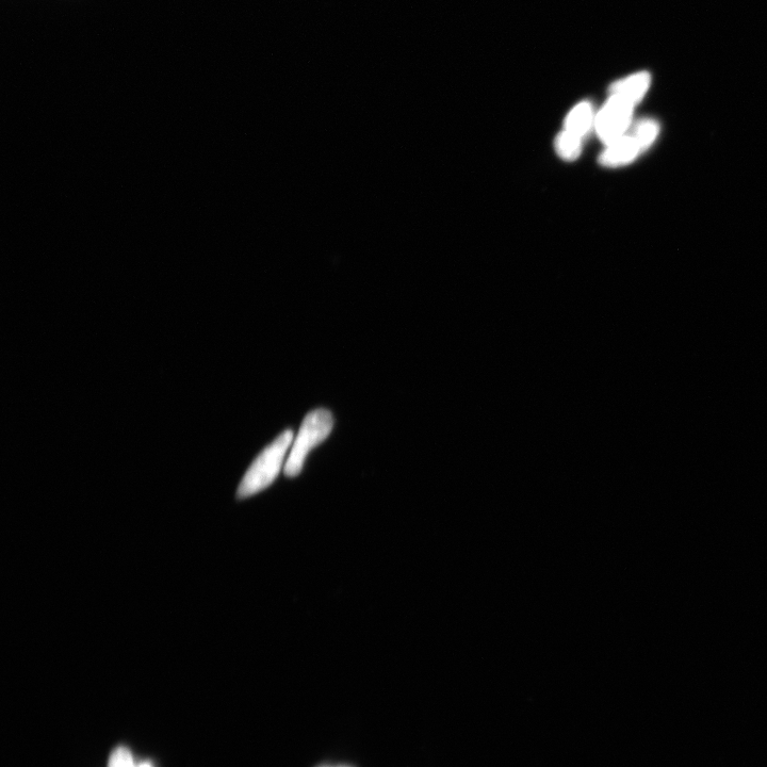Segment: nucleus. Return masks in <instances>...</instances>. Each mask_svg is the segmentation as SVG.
Masks as SVG:
<instances>
[{
  "label": "nucleus",
  "instance_id": "1",
  "mask_svg": "<svg viewBox=\"0 0 767 767\" xmlns=\"http://www.w3.org/2000/svg\"><path fill=\"white\" fill-rule=\"evenodd\" d=\"M293 444V432L287 430L258 455L242 479L238 498L244 499L264 491L280 475L285 455Z\"/></svg>",
  "mask_w": 767,
  "mask_h": 767
},
{
  "label": "nucleus",
  "instance_id": "2",
  "mask_svg": "<svg viewBox=\"0 0 767 767\" xmlns=\"http://www.w3.org/2000/svg\"><path fill=\"white\" fill-rule=\"evenodd\" d=\"M334 418L330 411L319 409L310 412L304 419L299 435L292 445L285 475L295 478L300 475L310 450L320 445L333 430Z\"/></svg>",
  "mask_w": 767,
  "mask_h": 767
},
{
  "label": "nucleus",
  "instance_id": "3",
  "mask_svg": "<svg viewBox=\"0 0 767 767\" xmlns=\"http://www.w3.org/2000/svg\"><path fill=\"white\" fill-rule=\"evenodd\" d=\"M611 94L610 100L595 119L597 134L607 146L626 135L636 106L623 95Z\"/></svg>",
  "mask_w": 767,
  "mask_h": 767
},
{
  "label": "nucleus",
  "instance_id": "4",
  "mask_svg": "<svg viewBox=\"0 0 767 767\" xmlns=\"http://www.w3.org/2000/svg\"><path fill=\"white\" fill-rule=\"evenodd\" d=\"M644 152L638 138L632 133L631 135H625L618 139L614 143L607 146V150L600 156V163L602 166L608 168H617L625 166L627 163L632 162Z\"/></svg>",
  "mask_w": 767,
  "mask_h": 767
},
{
  "label": "nucleus",
  "instance_id": "5",
  "mask_svg": "<svg viewBox=\"0 0 767 767\" xmlns=\"http://www.w3.org/2000/svg\"><path fill=\"white\" fill-rule=\"evenodd\" d=\"M594 120V110L589 102H584L576 106L568 114L565 122V130L581 139H584L590 132Z\"/></svg>",
  "mask_w": 767,
  "mask_h": 767
},
{
  "label": "nucleus",
  "instance_id": "6",
  "mask_svg": "<svg viewBox=\"0 0 767 767\" xmlns=\"http://www.w3.org/2000/svg\"><path fill=\"white\" fill-rule=\"evenodd\" d=\"M649 85V74L639 73L613 85L611 88V93L623 95L633 104L638 105L647 92Z\"/></svg>",
  "mask_w": 767,
  "mask_h": 767
},
{
  "label": "nucleus",
  "instance_id": "7",
  "mask_svg": "<svg viewBox=\"0 0 767 767\" xmlns=\"http://www.w3.org/2000/svg\"><path fill=\"white\" fill-rule=\"evenodd\" d=\"M582 142L583 139L564 130V132L557 137L556 150L564 160L574 161L581 155Z\"/></svg>",
  "mask_w": 767,
  "mask_h": 767
},
{
  "label": "nucleus",
  "instance_id": "8",
  "mask_svg": "<svg viewBox=\"0 0 767 767\" xmlns=\"http://www.w3.org/2000/svg\"><path fill=\"white\" fill-rule=\"evenodd\" d=\"M659 133V125L656 121L643 120L635 126L633 134L640 141L644 151L654 143Z\"/></svg>",
  "mask_w": 767,
  "mask_h": 767
},
{
  "label": "nucleus",
  "instance_id": "9",
  "mask_svg": "<svg viewBox=\"0 0 767 767\" xmlns=\"http://www.w3.org/2000/svg\"><path fill=\"white\" fill-rule=\"evenodd\" d=\"M108 767H137L132 753L126 747H118L111 754Z\"/></svg>",
  "mask_w": 767,
  "mask_h": 767
},
{
  "label": "nucleus",
  "instance_id": "10",
  "mask_svg": "<svg viewBox=\"0 0 767 767\" xmlns=\"http://www.w3.org/2000/svg\"><path fill=\"white\" fill-rule=\"evenodd\" d=\"M137 767H153V765L151 762L146 761V762H141L137 764Z\"/></svg>",
  "mask_w": 767,
  "mask_h": 767
},
{
  "label": "nucleus",
  "instance_id": "11",
  "mask_svg": "<svg viewBox=\"0 0 767 767\" xmlns=\"http://www.w3.org/2000/svg\"><path fill=\"white\" fill-rule=\"evenodd\" d=\"M339 767H347V766H339Z\"/></svg>",
  "mask_w": 767,
  "mask_h": 767
}]
</instances>
